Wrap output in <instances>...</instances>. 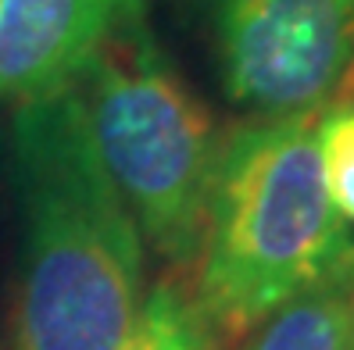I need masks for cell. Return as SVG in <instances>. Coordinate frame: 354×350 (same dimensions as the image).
<instances>
[{
    "mask_svg": "<svg viewBox=\"0 0 354 350\" xmlns=\"http://www.w3.org/2000/svg\"><path fill=\"white\" fill-rule=\"evenodd\" d=\"M11 175L15 350H118L143 307V236L93 150L75 82L18 104Z\"/></svg>",
    "mask_w": 354,
    "mask_h": 350,
    "instance_id": "6da1fadb",
    "label": "cell"
},
{
    "mask_svg": "<svg viewBox=\"0 0 354 350\" xmlns=\"http://www.w3.org/2000/svg\"><path fill=\"white\" fill-rule=\"evenodd\" d=\"M319 118H247L222 136L190 293L222 343H240L290 297L354 254L319 161Z\"/></svg>",
    "mask_w": 354,
    "mask_h": 350,
    "instance_id": "7a4b0ae2",
    "label": "cell"
},
{
    "mask_svg": "<svg viewBox=\"0 0 354 350\" xmlns=\"http://www.w3.org/2000/svg\"><path fill=\"white\" fill-rule=\"evenodd\" d=\"M75 93L93 150L143 243L194 275L222 154L215 115L140 14L115 18L75 79Z\"/></svg>",
    "mask_w": 354,
    "mask_h": 350,
    "instance_id": "3957f363",
    "label": "cell"
},
{
    "mask_svg": "<svg viewBox=\"0 0 354 350\" xmlns=\"http://www.w3.org/2000/svg\"><path fill=\"white\" fill-rule=\"evenodd\" d=\"M212 32L222 93L247 118L354 100L351 0H212Z\"/></svg>",
    "mask_w": 354,
    "mask_h": 350,
    "instance_id": "277c9868",
    "label": "cell"
},
{
    "mask_svg": "<svg viewBox=\"0 0 354 350\" xmlns=\"http://www.w3.org/2000/svg\"><path fill=\"white\" fill-rule=\"evenodd\" d=\"M115 18L104 0H0V100L72 86Z\"/></svg>",
    "mask_w": 354,
    "mask_h": 350,
    "instance_id": "5b68a950",
    "label": "cell"
},
{
    "mask_svg": "<svg viewBox=\"0 0 354 350\" xmlns=\"http://www.w3.org/2000/svg\"><path fill=\"white\" fill-rule=\"evenodd\" d=\"M236 350H354V254L276 307Z\"/></svg>",
    "mask_w": 354,
    "mask_h": 350,
    "instance_id": "8992f818",
    "label": "cell"
},
{
    "mask_svg": "<svg viewBox=\"0 0 354 350\" xmlns=\"http://www.w3.org/2000/svg\"><path fill=\"white\" fill-rule=\"evenodd\" d=\"M118 350H225L207 325L186 282H161L143 297V307Z\"/></svg>",
    "mask_w": 354,
    "mask_h": 350,
    "instance_id": "52a82bcc",
    "label": "cell"
},
{
    "mask_svg": "<svg viewBox=\"0 0 354 350\" xmlns=\"http://www.w3.org/2000/svg\"><path fill=\"white\" fill-rule=\"evenodd\" d=\"M319 161L333 208L344 222H354V100L319 118Z\"/></svg>",
    "mask_w": 354,
    "mask_h": 350,
    "instance_id": "ba28073f",
    "label": "cell"
},
{
    "mask_svg": "<svg viewBox=\"0 0 354 350\" xmlns=\"http://www.w3.org/2000/svg\"><path fill=\"white\" fill-rule=\"evenodd\" d=\"M115 14H140V0H104Z\"/></svg>",
    "mask_w": 354,
    "mask_h": 350,
    "instance_id": "9c48e42d",
    "label": "cell"
},
{
    "mask_svg": "<svg viewBox=\"0 0 354 350\" xmlns=\"http://www.w3.org/2000/svg\"><path fill=\"white\" fill-rule=\"evenodd\" d=\"M351 4H354V0H351Z\"/></svg>",
    "mask_w": 354,
    "mask_h": 350,
    "instance_id": "30bf717a",
    "label": "cell"
}]
</instances>
